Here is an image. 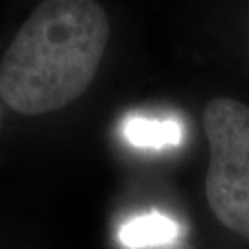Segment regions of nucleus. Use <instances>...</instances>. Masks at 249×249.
Listing matches in <instances>:
<instances>
[{"instance_id":"obj_4","label":"nucleus","mask_w":249,"mask_h":249,"mask_svg":"<svg viewBox=\"0 0 249 249\" xmlns=\"http://www.w3.org/2000/svg\"><path fill=\"white\" fill-rule=\"evenodd\" d=\"M124 137L139 148H166L183 139V125L176 120H159L148 116H127L122 124Z\"/></svg>"},{"instance_id":"obj_3","label":"nucleus","mask_w":249,"mask_h":249,"mask_svg":"<svg viewBox=\"0 0 249 249\" xmlns=\"http://www.w3.org/2000/svg\"><path fill=\"white\" fill-rule=\"evenodd\" d=\"M179 234L181 229L172 218L151 213L137 216L124 223L118 232V240L129 249H146L179 240Z\"/></svg>"},{"instance_id":"obj_5","label":"nucleus","mask_w":249,"mask_h":249,"mask_svg":"<svg viewBox=\"0 0 249 249\" xmlns=\"http://www.w3.org/2000/svg\"><path fill=\"white\" fill-rule=\"evenodd\" d=\"M146 249H196L192 244H188L185 240H174L170 242V244H164V246H155V248H146Z\"/></svg>"},{"instance_id":"obj_1","label":"nucleus","mask_w":249,"mask_h":249,"mask_svg":"<svg viewBox=\"0 0 249 249\" xmlns=\"http://www.w3.org/2000/svg\"><path fill=\"white\" fill-rule=\"evenodd\" d=\"M109 39L106 9L90 0L39 4L0 61V98L20 115L67 107L94 80Z\"/></svg>"},{"instance_id":"obj_2","label":"nucleus","mask_w":249,"mask_h":249,"mask_svg":"<svg viewBox=\"0 0 249 249\" xmlns=\"http://www.w3.org/2000/svg\"><path fill=\"white\" fill-rule=\"evenodd\" d=\"M203 127L211 151L207 203L227 229L249 242V106L213 98L205 106Z\"/></svg>"}]
</instances>
